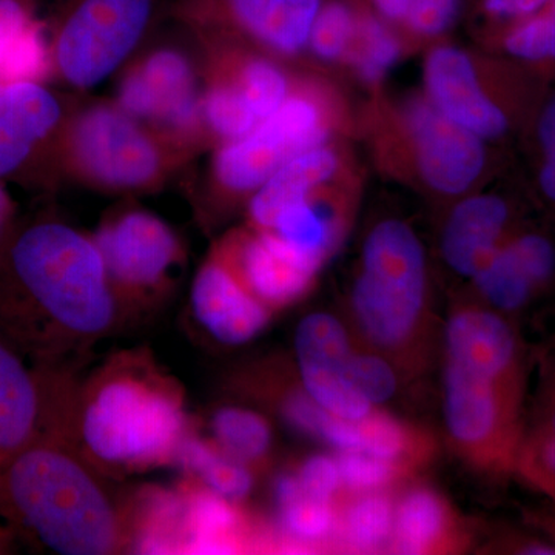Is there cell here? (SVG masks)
<instances>
[{
    "label": "cell",
    "instance_id": "cell-46",
    "mask_svg": "<svg viewBox=\"0 0 555 555\" xmlns=\"http://www.w3.org/2000/svg\"><path fill=\"white\" fill-rule=\"evenodd\" d=\"M14 532L7 524L0 521V554H9L13 550Z\"/></svg>",
    "mask_w": 555,
    "mask_h": 555
},
{
    "label": "cell",
    "instance_id": "cell-25",
    "mask_svg": "<svg viewBox=\"0 0 555 555\" xmlns=\"http://www.w3.org/2000/svg\"><path fill=\"white\" fill-rule=\"evenodd\" d=\"M338 170V152L328 142L298 153L284 163L248 201V228L269 230L284 207L327 188Z\"/></svg>",
    "mask_w": 555,
    "mask_h": 555
},
{
    "label": "cell",
    "instance_id": "cell-20",
    "mask_svg": "<svg viewBox=\"0 0 555 555\" xmlns=\"http://www.w3.org/2000/svg\"><path fill=\"white\" fill-rule=\"evenodd\" d=\"M47 412L46 367L0 331V463L43 436Z\"/></svg>",
    "mask_w": 555,
    "mask_h": 555
},
{
    "label": "cell",
    "instance_id": "cell-43",
    "mask_svg": "<svg viewBox=\"0 0 555 555\" xmlns=\"http://www.w3.org/2000/svg\"><path fill=\"white\" fill-rule=\"evenodd\" d=\"M534 433L551 434L555 436V371L546 386L545 398H543L540 422Z\"/></svg>",
    "mask_w": 555,
    "mask_h": 555
},
{
    "label": "cell",
    "instance_id": "cell-2",
    "mask_svg": "<svg viewBox=\"0 0 555 555\" xmlns=\"http://www.w3.org/2000/svg\"><path fill=\"white\" fill-rule=\"evenodd\" d=\"M195 418L184 386L147 347L116 350L62 390L49 433L107 478L177 465Z\"/></svg>",
    "mask_w": 555,
    "mask_h": 555
},
{
    "label": "cell",
    "instance_id": "cell-39",
    "mask_svg": "<svg viewBox=\"0 0 555 555\" xmlns=\"http://www.w3.org/2000/svg\"><path fill=\"white\" fill-rule=\"evenodd\" d=\"M294 470L306 494L337 502L343 491L337 455H310Z\"/></svg>",
    "mask_w": 555,
    "mask_h": 555
},
{
    "label": "cell",
    "instance_id": "cell-33",
    "mask_svg": "<svg viewBox=\"0 0 555 555\" xmlns=\"http://www.w3.org/2000/svg\"><path fill=\"white\" fill-rule=\"evenodd\" d=\"M400 43L393 33L374 16H360L356 42L350 50V64L367 83H377L400 57Z\"/></svg>",
    "mask_w": 555,
    "mask_h": 555
},
{
    "label": "cell",
    "instance_id": "cell-3",
    "mask_svg": "<svg viewBox=\"0 0 555 555\" xmlns=\"http://www.w3.org/2000/svg\"><path fill=\"white\" fill-rule=\"evenodd\" d=\"M502 313L460 306L444 331V423L456 454L481 473L514 470L524 443V366Z\"/></svg>",
    "mask_w": 555,
    "mask_h": 555
},
{
    "label": "cell",
    "instance_id": "cell-41",
    "mask_svg": "<svg viewBox=\"0 0 555 555\" xmlns=\"http://www.w3.org/2000/svg\"><path fill=\"white\" fill-rule=\"evenodd\" d=\"M550 0H485V10L503 20H525L546 5Z\"/></svg>",
    "mask_w": 555,
    "mask_h": 555
},
{
    "label": "cell",
    "instance_id": "cell-30",
    "mask_svg": "<svg viewBox=\"0 0 555 555\" xmlns=\"http://www.w3.org/2000/svg\"><path fill=\"white\" fill-rule=\"evenodd\" d=\"M324 189L284 207L269 229L321 266L337 247L343 232L341 217L337 208L324 198Z\"/></svg>",
    "mask_w": 555,
    "mask_h": 555
},
{
    "label": "cell",
    "instance_id": "cell-6",
    "mask_svg": "<svg viewBox=\"0 0 555 555\" xmlns=\"http://www.w3.org/2000/svg\"><path fill=\"white\" fill-rule=\"evenodd\" d=\"M196 160L112 98L87 93L69 105L54 170L91 192L133 199L166 189Z\"/></svg>",
    "mask_w": 555,
    "mask_h": 555
},
{
    "label": "cell",
    "instance_id": "cell-40",
    "mask_svg": "<svg viewBox=\"0 0 555 555\" xmlns=\"http://www.w3.org/2000/svg\"><path fill=\"white\" fill-rule=\"evenodd\" d=\"M36 0H0V60L14 39L35 22L33 5Z\"/></svg>",
    "mask_w": 555,
    "mask_h": 555
},
{
    "label": "cell",
    "instance_id": "cell-8",
    "mask_svg": "<svg viewBox=\"0 0 555 555\" xmlns=\"http://www.w3.org/2000/svg\"><path fill=\"white\" fill-rule=\"evenodd\" d=\"M112 100L199 158L210 152L203 118V65L195 38L169 21L115 76Z\"/></svg>",
    "mask_w": 555,
    "mask_h": 555
},
{
    "label": "cell",
    "instance_id": "cell-44",
    "mask_svg": "<svg viewBox=\"0 0 555 555\" xmlns=\"http://www.w3.org/2000/svg\"><path fill=\"white\" fill-rule=\"evenodd\" d=\"M540 189L547 199L555 203V150L543 152L542 167L539 173Z\"/></svg>",
    "mask_w": 555,
    "mask_h": 555
},
{
    "label": "cell",
    "instance_id": "cell-12",
    "mask_svg": "<svg viewBox=\"0 0 555 555\" xmlns=\"http://www.w3.org/2000/svg\"><path fill=\"white\" fill-rule=\"evenodd\" d=\"M356 339L337 317L309 313L295 331V371L310 397L339 418L360 420L375 406L361 396L349 377Z\"/></svg>",
    "mask_w": 555,
    "mask_h": 555
},
{
    "label": "cell",
    "instance_id": "cell-34",
    "mask_svg": "<svg viewBox=\"0 0 555 555\" xmlns=\"http://www.w3.org/2000/svg\"><path fill=\"white\" fill-rule=\"evenodd\" d=\"M341 492H372L396 489L415 473L401 463L361 451L337 452Z\"/></svg>",
    "mask_w": 555,
    "mask_h": 555
},
{
    "label": "cell",
    "instance_id": "cell-38",
    "mask_svg": "<svg viewBox=\"0 0 555 555\" xmlns=\"http://www.w3.org/2000/svg\"><path fill=\"white\" fill-rule=\"evenodd\" d=\"M514 470L555 502V436L532 430L524 438Z\"/></svg>",
    "mask_w": 555,
    "mask_h": 555
},
{
    "label": "cell",
    "instance_id": "cell-4",
    "mask_svg": "<svg viewBox=\"0 0 555 555\" xmlns=\"http://www.w3.org/2000/svg\"><path fill=\"white\" fill-rule=\"evenodd\" d=\"M72 444L40 437L0 463V516L61 555L129 554L120 495Z\"/></svg>",
    "mask_w": 555,
    "mask_h": 555
},
{
    "label": "cell",
    "instance_id": "cell-23",
    "mask_svg": "<svg viewBox=\"0 0 555 555\" xmlns=\"http://www.w3.org/2000/svg\"><path fill=\"white\" fill-rule=\"evenodd\" d=\"M511 210L496 195L470 196L449 215L441 255L459 275L474 278L509 238Z\"/></svg>",
    "mask_w": 555,
    "mask_h": 555
},
{
    "label": "cell",
    "instance_id": "cell-13",
    "mask_svg": "<svg viewBox=\"0 0 555 555\" xmlns=\"http://www.w3.org/2000/svg\"><path fill=\"white\" fill-rule=\"evenodd\" d=\"M190 313L211 341L225 347L247 345L272 321V309L255 297L222 248L211 244L190 286Z\"/></svg>",
    "mask_w": 555,
    "mask_h": 555
},
{
    "label": "cell",
    "instance_id": "cell-21",
    "mask_svg": "<svg viewBox=\"0 0 555 555\" xmlns=\"http://www.w3.org/2000/svg\"><path fill=\"white\" fill-rule=\"evenodd\" d=\"M555 275V247L537 233L509 236L473 278L480 297L496 312H517Z\"/></svg>",
    "mask_w": 555,
    "mask_h": 555
},
{
    "label": "cell",
    "instance_id": "cell-45",
    "mask_svg": "<svg viewBox=\"0 0 555 555\" xmlns=\"http://www.w3.org/2000/svg\"><path fill=\"white\" fill-rule=\"evenodd\" d=\"M13 224V204H11L9 193L0 184V250L9 241Z\"/></svg>",
    "mask_w": 555,
    "mask_h": 555
},
{
    "label": "cell",
    "instance_id": "cell-42",
    "mask_svg": "<svg viewBox=\"0 0 555 555\" xmlns=\"http://www.w3.org/2000/svg\"><path fill=\"white\" fill-rule=\"evenodd\" d=\"M537 138L542 152L555 150V94L546 102L537 122Z\"/></svg>",
    "mask_w": 555,
    "mask_h": 555
},
{
    "label": "cell",
    "instance_id": "cell-11",
    "mask_svg": "<svg viewBox=\"0 0 555 555\" xmlns=\"http://www.w3.org/2000/svg\"><path fill=\"white\" fill-rule=\"evenodd\" d=\"M321 5L323 0H173L170 20L240 40L276 60H294L308 49Z\"/></svg>",
    "mask_w": 555,
    "mask_h": 555
},
{
    "label": "cell",
    "instance_id": "cell-1",
    "mask_svg": "<svg viewBox=\"0 0 555 555\" xmlns=\"http://www.w3.org/2000/svg\"><path fill=\"white\" fill-rule=\"evenodd\" d=\"M93 233L43 219L0 250V331L33 363H82L129 323Z\"/></svg>",
    "mask_w": 555,
    "mask_h": 555
},
{
    "label": "cell",
    "instance_id": "cell-24",
    "mask_svg": "<svg viewBox=\"0 0 555 555\" xmlns=\"http://www.w3.org/2000/svg\"><path fill=\"white\" fill-rule=\"evenodd\" d=\"M129 554H185V500L178 485L120 494Z\"/></svg>",
    "mask_w": 555,
    "mask_h": 555
},
{
    "label": "cell",
    "instance_id": "cell-27",
    "mask_svg": "<svg viewBox=\"0 0 555 555\" xmlns=\"http://www.w3.org/2000/svg\"><path fill=\"white\" fill-rule=\"evenodd\" d=\"M397 499L396 489L341 492L334 553L374 554L389 550Z\"/></svg>",
    "mask_w": 555,
    "mask_h": 555
},
{
    "label": "cell",
    "instance_id": "cell-47",
    "mask_svg": "<svg viewBox=\"0 0 555 555\" xmlns=\"http://www.w3.org/2000/svg\"><path fill=\"white\" fill-rule=\"evenodd\" d=\"M542 524L546 529V534L550 535L551 545L555 546V517L545 518Z\"/></svg>",
    "mask_w": 555,
    "mask_h": 555
},
{
    "label": "cell",
    "instance_id": "cell-26",
    "mask_svg": "<svg viewBox=\"0 0 555 555\" xmlns=\"http://www.w3.org/2000/svg\"><path fill=\"white\" fill-rule=\"evenodd\" d=\"M281 553H334L338 500L315 499L299 486L295 470L281 474L273 486Z\"/></svg>",
    "mask_w": 555,
    "mask_h": 555
},
{
    "label": "cell",
    "instance_id": "cell-16",
    "mask_svg": "<svg viewBox=\"0 0 555 555\" xmlns=\"http://www.w3.org/2000/svg\"><path fill=\"white\" fill-rule=\"evenodd\" d=\"M248 291L273 312L295 305L315 283L321 264L270 230H230L218 240Z\"/></svg>",
    "mask_w": 555,
    "mask_h": 555
},
{
    "label": "cell",
    "instance_id": "cell-10",
    "mask_svg": "<svg viewBox=\"0 0 555 555\" xmlns=\"http://www.w3.org/2000/svg\"><path fill=\"white\" fill-rule=\"evenodd\" d=\"M93 238L130 321L167 301L188 266V247L177 229L133 199L109 208Z\"/></svg>",
    "mask_w": 555,
    "mask_h": 555
},
{
    "label": "cell",
    "instance_id": "cell-36",
    "mask_svg": "<svg viewBox=\"0 0 555 555\" xmlns=\"http://www.w3.org/2000/svg\"><path fill=\"white\" fill-rule=\"evenodd\" d=\"M386 20L404 25L415 35L433 36L447 31L454 22L459 0H371Z\"/></svg>",
    "mask_w": 555,
    "mask_h": 555
},
{
    "label": "cell",
    "instance_id": "cell-28",
    "mask_svg": "<svg viewBox=\"0 0 555 555\" xmlns=\"http://www.w3.org/2000/svg\"><path fill=\"white\" fill-rule=\"evenodd\" d=\"M207 436L230 455L246 463L257 476L268 473L273 459V429L258 409L224 403L207 416Z\"/></svg>",
    "mask_w": 555,
    "mask_h": 555
},
{
    "label": "cell",
    "instance_id": "cell-17",
    "mask_svg": "<svg viewBox=\"0 0 555 555\" xmlns=\"http://www.w3.org/2000/svg\"><path fill=\"white\" fill-rule=\"evenodd\" d=\"M69 105L42 82L0 80V178L16 175L40 152L56 164Z\"/></svg>",
    "mask_w": 555,
    "mask_h": 555
},
{
    "label": "cell",
    "instance_id": "cell-7",
    "mask_svg": "<svg viewBox=\"0 0 555 555\" xmlns=\"http://www.w3.org/2000/svg\"><path fill=\"white\" fill-rule=\"evenodd\" d=\"M334 127L327 94L308 76L297 78L286 101L246 137L208 152L203 178L193 190V207L204 229L221 224L246 204L284 163L326 144Z\"/></svg>",
    "mask_w": 555,
    "mask_h": 555
},
{
    "label": "cell",
    "instance_id": "cell-32",
    "mask_svg": "<svg viewBox=\"0 0 555 555\" xmlns=\"http://www.w3.org/2000/svg\"><path fill=\"white\" fill-rule=\"evenodd\" d=\"M360 14L339 0L323 3L310 30L308 49L321 62H339L349 57L356 42Z\"/></svg>",
    "mask_w": 555,
    "mask_h": 555
},
{
    "label": "cell",
    "instance_id": "cell-14",
    "mask_svg": "<svg viewBox=\"0 0 555 555\" xmlns=\"http://www.w3.org/2000/svg\"><path fill=\"white\" fill-rule=\"evenodd\" d=\"M230 389L269 409L298 434L323 441L335 451H356L357 420L339 418L320 406L299 382L295 367L280 360L257 361L230 377Z\"/></svg>",
    "mask_w": 555,
    "mask_h": 555
},
{
    "label": "cell",
    "instance_id": "cell-15",
    "mask_svg": "<svg viewBox=\"0 0 555 555\" xmlns=\"http://www.w3.org/2000/svg\"><path fill=\"white\" fill-rule=\"evenodd\" d=\"M403 118L427 188L455 196L476 184L485 169L483 139L438 112L426 98L409 101Z\"/></svg>",
    "mask_w": 555,
    "mask_h": 555
},
{
    "label": "cell",
    "instance_id": "cell-9",
    "mask_svg": "<svg viewBox=\"0 0 555 555\" xmlns=\"http://www.w3.org/2000/svg\"><path fill=\"white\" fill-rule=\"evenodd\" d=\"M171 2L64 0L49 36L51 75L75 93H90L169 21Z\"/></svg>",
    "mask_w": 555,
    "mask_h": 555
},
{
    "label": "cell",
    "instance_id": "cell-29",
    "mask_svg": "<svg viewBox=\"0 0 555 555\" xmlns=\"http://www.w3.org/2000/svg\"><path fill=\"white\" fill-rule=\"evenodd\" d=\"M177 465L215 494L241 505L247 502L258 480L246 463L219 448L207 434H201L196 422L182 443Z\"/></svg>",
    "mask_w": 555,
    "mask_h": 555
},
{
    "label": "cell",
    "instance_id": "cell-37",
    "mask_svg": "<svg viewBox=\"0 0 555 555\" xmlns=\"http://www.w3.org/2000/svg\"><path fill=\"white\" fill-rule=\"evenodd\" d=\"M349 377L358 392L375 408L396 396L401 379L387 358L367 346L358 347L357 343L350 357Z\"/></svg>",
    "mask_w": 555,
    "mask_h": 555
},
{
    "label": "cell",
    "instance_id": "cell-31",
    "mask_svg": "<svg viewBox=\"0 0 555 555\" xmlns=\"http://www.w3.org/2000/svg\"><path fill=\"white\" fill-rule=\"evenodd\" d=\"M360 444L357 451L401 463L418 473L433 462L436 444L433 437L420 427L408 425L375 408L357 420Z\"/></svg>",
    "mask_w": 555,
    "mask_h": 555
},
{
    "label": "cell",
    "instance_id": "cell-22",
    "mask_svg": "<svg viewBox=\"0 0 555 555\" xmlns=\"http://www.w3.org/2000/svg\"><path fill=\"white\" fill-rule=\"evenodd\" d=\"M469 545V526L437 489L416 485L398 495L389 553L460 554Z\"/></svg>",
    "mask_w": 555,
    "mask_h": 555
},
{
    "label": "cell",
    "instance_id": "cell-18",
    "mask_svg": "<svg viewBox=\"0 0 555 555\" xmlns=\"http://www.w3.org/2000/svg\"><path fill=\"white\" fill-rule=\"evenodd\" d=\"M185 554L280 553L276 526L185 476Z\"/></svg>",
    "mask_w": 555,
    "mask_h": 555
},
{
    "label": "cell",
    "instance_id": "cell-35",
    "mask_svg": "<svg viewBox=\"0 0 555 555\" xmlns=\"http://www.w3.org/2000/svg\"><path fill=\"white\" fill-rule=\"evenodd\" d=\"M509 56L529 64L555 62V5L547 2L532 16L520 20L503 38Z\"/></svg>",
    "mask_w": 555,
    "mask_h": 555
},
{
    "label": "cell",
    "instance_id": "cell-5",
    "mask_svg": "<svg viewBox=\"0 0 555 555\" xmlns=\"http://www.w3.org/2000/svg\"><path fill=\"white\" fill-rule=\"evenodd\" d=\"M350 313L361 343L387 358L401 378L425 371L433 334L426 257L406 222L386 219L369 233Z\"/></svg>",
    "mask_w": 555,
    "mask_h": 555
},
{
    "label": "cell",
    "instance_id": "cell-19",
    "mask_svg": "<svg viewBox=\"0 0 555 555\" xmlns=\"http://www.w3.org/2000/svg\"><path fill=\"white\" fill-rule=\"evenodd\" d=\"M426 100L478 138L496 139L511 127L509 112L488 93L476 64L456 47H437L425 62Z\"/></svg>",
    "mask_w": 555,
    "mask_h": 555
}]
</instances>
